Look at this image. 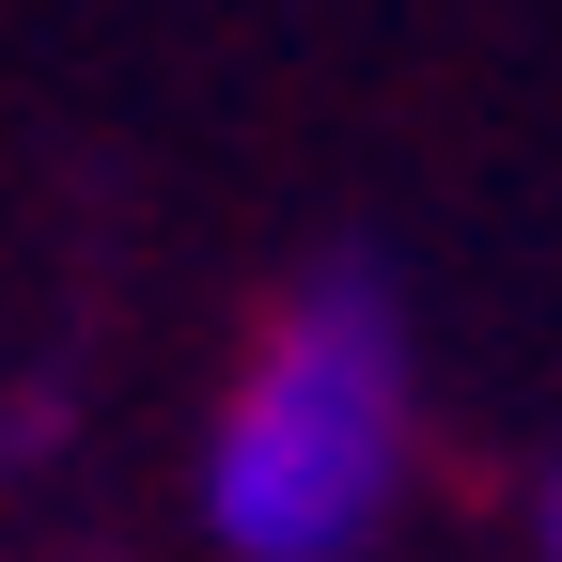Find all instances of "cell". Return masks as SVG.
<instances>
[{
    "mask_svg": "<svg viewBox=\"0 0 562 562\" xmlns=\"http://www.w3.org/2000/svg\"><path fill=\"white\" fill-rule=\"evenodd\" d=\"M406 438H422L406 313H391V281L328 266L235 360L220 438H203V516L235 562H360L406 501Z\"/></svg>",
    "mask_w": 562,
    "mask_h": 562,
    "instance_id": "6da1fadb",
    "label": "cell"
},
{
    "mask_svg": "<svg viewBox=\"0 0 562 562\" xmlns=\"http://www.w3.org/2000/svg\"><path fill=\"white\" fill-rule=\"evenodd\" d=\"M531 547H547V562H562V469H547V516H531Z\"/></svg>",
    "mask_w": 562,
    "mask_h": 562,
    "instance_id": "7a4b0ae2",
    "label": "cell"
}]
</instances>
